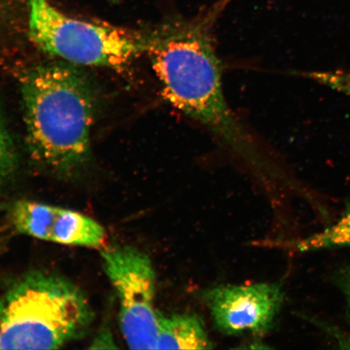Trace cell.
<instances>
[{
    "label": "cell",
    "instance_id": "6",
    "mask_svg": "<svg viewBox=\"0 0 350 350\" xmlns=\"http://www.w3.org/2000/svg\"><path fill=\"white\" fill-rule=\"evenodd\" d=\"M217 329L228 336L262 335L281 312L284 293L277 283L219 286L202 293Z\"/></svg>",
    "mask_w": 350,
    "mask_h": 350
},
{
    "label": "cell",
    "instance_id": "14",
    "mask_svg": "<svg viewBox=\"0 0 350 350\" xmlns=\"http://www.w3.org/2000/svg\"><path fill=\"white\" fill-rule=\"evenodd\" d=\"M117 0H111V2H116Z\"/></svg>",
    "mask_w": 350,
    "mask_h": 350
},
{
    "label": "cell",
    "instance_id": "10",
    "mask_svg": "<svg viewBox=\"0 0 350 350\" xmlns=\"http://www.w3.org/2000/svg\"><path fill=\"white\" fill-rule=\"evenodd\" d=\"M14 164V154L10 137L0 122V181L12 172Z\"/></svg>",
    "mask_w": 350,
    "mask_h": 350
},
{
    "label": "cell",
    "instance_id": "4",
    "mask_svg": "<svg viewBox=\"0 0 350 350\" xmlns=\"http://www.w3.org/2000/svg\"><path fill=\"white\" fill-rule=\"evenodd\" d=\"M30 38L46 53L69 63L120 68L148 48L147 31H131L66 14L50 0H25Z\"/></svg>",
    "mask_w": 350,
    "mask_h": 350
},
{
    "label": "cell",
    "instance_id": "11",
    "mask_svg": "<svg viewBox=\"0 0 350 350\" xmlns=\"http://www.w3.org/2000/svg\"><path fill=\"white\" fill-rule=\"evenodd\" d=\"M336 284L342 293L347 316L350 322V265L340 268L335 277Z\"/></svg>",
    "mask_w": 350,
    "mask_h": 350
},
{
    "label": "cell",
    "instance_id": "1",
    "mask_svg": "<svg viewBox=\"0 0 350 350\" xmlns=\"http://www.w3.org/2000/svg\"><path fill=\"white\" fill-rule=\"evenodd\" d=\"M232 1L217 0L192 18L170 16L147 30L146 54L170 104L239 159L261 166L268 164L267 148L227 103L213 44L214 26Z\"/></svg>",
    "mask_w": 350,
    "mask_h": 350
},
{
    "label": "cell",
    "instance_id": "12",
    "mask_svg": "<svg viewBox=\"0 0 350 350\" xmlns=\"http://www.w3.org/2000/svg\"><path fill=\"white\" fill-rule=\"evenodd\" d=\"M334 338L340 348L350 349V334L334 332Z\"/></svg>",
    "mask_w": 350,
    "mask_h": 350
},
{
    "label": "cell",
    "instance_id": "9",
    "mask_svg": "<svg viewBox=\"0 0 350 350\" xmlns=\"http://www.w3.org/2000/svg\"><path fill=\"white\" fill-rule=\"evenodd\" d=\"M297 247L301 252L350 247V201L345 204L342 213L335 222L325 230L301 241Z\"/></svg>",
    "mask_w": 350,
    "mask_h": 350
},
{
    "label": "cell",
    "instance_id": "13",
    "mask_svg": "<svg viewBox=\"0 0 350 350\" xmlns=\"http://www.w3.org/2000/svg\"><path fill=\"white\" fill-rule=\"evenodd\" d=\"M16 2V0H0V7L6 5V4Z\"/></svg>",
    "mask_w": 350,
    "mask_h": 350
},
{
    "label": "cell",
    "instance_id": "7",
    "mask_svg": "<svg viewBox=\"0 0 350 350\" xmlns=\"http://www.w3.org/2000/svg\"><path fill=\"white\" fill-rule=\"evenodd\" d=\"M10 221L20 234L67 246L103 247L106 230L84 214L29 200L12 204Z\"/></svg>",
    "mask_w": 350,
    "mask_h": 350
},
{
    "label": "cell",
    "instance_id": "8",
    "mask_svg": "<svg viewBox=\"0 0 350 350\" xmlns=\"http://www.w3.org/2000/svg\"><path fill=\"white\" fill-rule=\"evenodd\" d=\"M213 345L202 319L194 313L157 312V349H209Z\"/></svg>",
    "mask_w": 350,
    "mask_h": 350
},
{
    "label": "cell",
    "instance_id": "5",
    "mask_svg": "<svg viewBox=\"0 0 350 350\" xmlns=\"http://www.w3.org/2000/svg\"><path fill=\"white\" fill-rule=\"evenodd\" d=\"M105 273L120 304V326L131 349H157L156 273L150 258L130 245L102 252Z\"/></svg>",
    "mask_w": 350,
    "mask_h": 350
},
{
    "label": "cell",
    "instance_id": "3",
    "mask_svg": "<svg viewBox=\"0 0 350 350\" xmlns=\"http://www.w3.org/2000/svg\"><path fill=\"white\" fill-rule=\"evenodd\" d=\"M93 321L90 301L75 284L32 271L0 299V350L58 349L83 338Z\"/></svg>",
    "mask_w": 350,
    "mask_h": 350
},
{
    "label": "cell",
    "instance_id": "2",
    "mask_svg": "<svg viewBox=\"0 0 350 350\" xmlns=\"http://www.w3.org/2000/svg\"><path fill=\"white\" fill-rule=\"evenodd\" d=\"M22 98L35 159L62 170L84 163L94 120L93 95L85 79L64 65L39 66L26 74Z\"/></svg>",
    "mask_w": 350,
    "mask_h": 350
}]
</instances>
